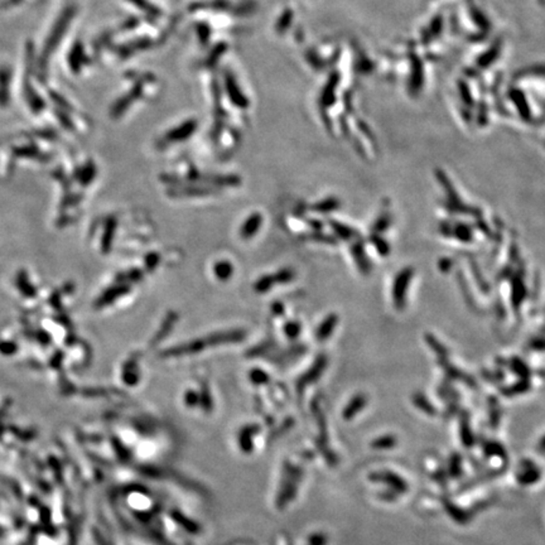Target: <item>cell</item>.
Segmentation results:
<instances>
[{
    "mask_svg": "<svg viewBox=\"0 0 545 545\" xmlns=\"http://www.w3.org/2000/svg\"><path fill=\"white\" fill-rule=\"evenodd\" d=\"M207 347H211L209 336L197 338L191 342L167 349L166 351L162 352L163 354L162 356L163 357H178V356L195 355V354H198L200 351H203Z\"/></svg>",
    "mask_w": 545,
    "mask_h": 545,
    "instance_id": "6da1fadb",
    "label": "cell"
},
{
    "mask_svg": "<svg viewBox=\"0 0 545 545\" xmlns=\"http://www.w3.org/2000/svg\"><path fill=\"white\" fill-rule=\"evenodd\" d=\"M130 292V286L125 284V283H120L117 287H113L109 289L106 293L103 295V298H100L98 300V306L105 307L108 304H111L114 300H117L120 297H124Z\"/></svg>",
    "mask_w": 545,
    "mask_h": 545,
    "instance_id": "277c9868",
    "label": "cell"
},
{
    "mask_svg": "<svg viewBox=\"0 0 545 545\" xmlns=\"http://www.w3.org/2000/svg\"><path fill=\"white\" fill-rule=\"evenodd\" d=\"M276 284V276L274 274H267L257 279L254 290L257 293H267L269 289L273 288Z\"/></svg>",
    "mask_w": 545,
    "mask_h": 545,
    "instance_id": "9c48e42d",
    "label": "cell"
},
{
    "mask_svg": "<svg viewBox=\"0 0 545 545\" xmlns=\"http://www.w3.org/2000/svg\"><path fill=\"white\" fill-rule=\"evenodd\" d=\"M262 224H263L262 214L259 212L250 214L243 224V226L240 227V238L244 240L252 239L257 235L259 229L262 227Z\"/></svg>",
    "mask_w": 545,
    "mask_h": 545,
    "instance_id": "3957f363",
    "label": "cell"
},
{
    "mask_svg": "<svg viewBox=\"0 0 545 545\" xmlns=\"http://www.w3.org/2000/svg\"><path fill=\"white\" fill-rule=\"evenodd\" d=\"M290 18H292V12H290V11L284 13V17L281 18V22H279V25H278V30H279V32H282L283 30L287 28V25H288L289 22H290Z\"/></svg>",
    "mask_w": 545,
    "mask_h": 545,
    "instance_id": "2e32d148",
    "label": "cell"
},
{
    "mask_svg": "<svg viewBox=\"0 0 545 545\" xmlns=\"http://www.w3.org/2000/svg\"><path fill=\"white\" fill-rule=\"evenodd\" d=\"M143 279V271L139 269H133L125 276H119L120 283H136Z\"/></svg>",
    "mask_w": 545,
    "mask_h": 545,
    "instance_id": "7c38bea8",
    "label": "cell"
},
{
    "mask_svg": "<svg viewBox=\"0 0 545 545\" xmlns=\"http://www.w3.org/2000/svg\"><path fill=\"white\" fill-rule=\"evenodd\" d=\"M160 255L155 254V252L150 254V255H148L147 259H146V268H147V270H149V271H152V270L157 268V265L160 264Z\"/></svg>",
    "mask_w": 545,
    "mask_h": 545,
    "instance_id": "9a60e30c",
    "label": "cell"
},
{
    "mask_svg": "<svg viewBox=\"0 0 545 545\" xmlns=\"http://www.w3.org/2000/svg\"><path fill=\"white\" fill-rule=\"evenodd\" d=\"M336 323L337 317L336 316H333V314H332V316H328V317L325 319V322L319 326V331H317V338H319V341H323V340L330 337Z\"/></svg>",
    "mask_w": 545,
    "mask_h": 545,
    "instance_id": "ba28073f",
    "label": "cell"
},
{
    "mask_svg": "<svg viewBox=\"0 0 545 545\" xmlns=\"http://www.w3.org/2000/svg\"><path fill=\"white\" fill-rule=\"evenodd\" d=\"M214 273L221 282H226L233 274V265L229 260H220L214 264Z\"/></svg>",
    "mask_w": 545,
    "mask_h": 545,
    "instance_id": "8992f818",
    "label": "cell"
},
{
    "mask_svg": "<svg viewBox=\"0 0 545 545\" xmlns=\"http://www.w3.org/2000/svg\"><path fill=\"white\" fill-rule=\"evenodd\" d=\"M214 193V191L210 188H182V190L173 191L169 192V195L173 197H196V196H209Z\"/></svg>",
    "mask_w": 545,
    "mask_h": 545,
    "instance_id": "52a82bcc",
    "label": "cell"
},
{
    "mask_svg": "<svg viewBox=\"0 0 545 545\" xmlns=\"http://www.w3.org/2000/svg\"><path fill=\"white\" fill-rule=\"evenodd\" d=\"M227 90H229V94H230V96L233 98V101L235 104L239 105V106H246V105H248L246 98H244V95L239 91V89H238V86L235 84L233 79H227Z\"/></svg>",
    "mask_w": 545,
    "mask_h": 545,
    "instance_id": "30bf717a",
    "label": "cell"
},
{
    "mask_svg": "<svg viewBox=\"0 0 545 545\" xmlns=\"http://www.w3.org/2000/svg\"><path fill=\"white\" fill-rule=\"evenodd\" d=\"M286 333H287V336L289 337V338H295V337L298 336L300 335V325H298L297 322H288L287 325H286Z\"/></svg>",
    "mask_w": 545,
    "mask_h": 545,
    "instance_id": "5bb4252c",
    "label": "cell"
},
{
    "mask_svg": "<svg viewBox=\"0 0 545 545\" xmlns=\"http://www.w3.org/2000/svg\"><path fill=\"white\" fill-rule=\"evenodd\" d=\"M252 379L254 380V381H262V380H267L268 378H267V375H265V373L264 371H260V370H254V371H252Z\"/></svg>",
    "mask_w": 545,
    "mask_h": 545,
    "instance_id": "e0dca14e",
    "label": "cell"
},
{
    "mask_svg": "<svg viewBox=\"0 0 545 545\" xmlns=\"http://www.w3.org/2000/svg\"><path fill=\"white\" fill-rule=\"evenodd\" d=\"M541 448H543V449H545V440L544 441L541 442Z\"/></svg>",
    "mask_w": 545,
    "mask_h": 545,
    "instance_id": "ffe728a7",
    "label": "cell"
},
{
    "mask_svg": "<svg viewBox=\"0 0 545 545\" xmlns=\"http://www.w3.org/2000/svg\"><path fill=\"white\" fill-rule=\"evenodd\" d=\"M337 206H338V203H337L336 200H328V201H325V203L316 205L313 209L316 210V211H319V212H325V211L336 209Z\"/></svg>",
    "mask_w": 545,
    "mask_h": 545,
    "instance_id": "4fadbf2b",
    "label": "cell"
},
{
    "mask_svg": "<svg viewBox=\"0 0 545 545\" xmlns=\"http://www.w3.org/2000/svg\"><path fill=\"white\" fill-rule=\"evenodd\" d=\"M273 309L276 311V314H282L281 312L284 311V307L281 306V304H278V303H276V304H274V307H273Z\"/></svg>",
    "mask_w": 545,
    "mask_h": 545,
    "instance_id": "d6986e66",
    "label": "cell"
},
{
    "mask_svg": "<svg viewBox=\"0 0 545 545\" xmlns=\"http://www.w3.org/2000/svg\"><path fill=\"white\" fill-rule=\"evenodd\" d=\"M274 276H276V284H287V283L293 281L295 274L292 269H282L279 270Z\"/></svg>",
    "mask_w": 545,
    "mask_h": 545,
    "instance_id": "8fae6325",
    "label": "cell"
},
{
    "mask_svg": "<svg viewBox=\"0 0 545 545\" xmlns=\"http://www.w3.org/2000/svg\"><path fill=\"white\" fill-rule=\"evenodd\" d=\"M196 128V122L195 120H188L187 123L179 125L178 128L173 129L172 132L166 134V136L162 139L160 146L166 147V146H169V144H173V143L186 141L187 138H190L191 135L195 133Z\"/></svg>",
    "mask_w": 545,
    "mask_h": 545,
    "instance_id": "7a4b0ae2",
    "label": "cell"
},
{
    "mask_svg": "<svg viewBox=\"0 0 545 545\" xmlns=\"http://www.w3.org/2000/svg\"><path fill=\"white\" fill-rule=\"evenodd\" d=\"M130 1H133L134 4H136L138 6H141V8H143V9H147V12L155 13L153 6H148L147 3H146L144 0H130Z\"/></svg>",
    "mask_w": 545,
    "mask_h": 545,
    "instance_id": "ac0fdd59",
    "label": "cell"
},
{
    "mask_svg": "<svg viewBox=\"0 0 545 545\" xmlns=\"http://www.w3.org/2000/svg\"><path fill=\"white\" fill-rule=\"evenodd\" d=\"M178 319V314L176 312H169L168 314H167L166 319H165V322L162 323V327L160 328V331L157 332V335H155V337L153 338V345H157V343L160 342V341H162V340H165L168 335H169V332L173 330V327H174V325H176V322H177Z\"/></svg>",
    "mask_w": 545,
    "mask_h": 545,
    "instance_id": "5b68a950",
    "label": "cell"
}]
</instances>
